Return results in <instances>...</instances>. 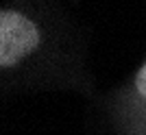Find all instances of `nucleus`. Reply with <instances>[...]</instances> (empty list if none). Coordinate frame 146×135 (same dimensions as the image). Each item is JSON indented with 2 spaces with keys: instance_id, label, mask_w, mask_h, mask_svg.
Segmentation results:
<instances>
[{
  "instance_id": "f257e3e1",
  "label": "nucleus",
  "mask_w": 146,
  "mask_h": 135,
  "mask_svg": "<svg viewBox=\"0 0 146 135\" xmlns=\"http://www.w3.org/2000/svg\"><path fill=\"white\" fill-rule=\"evenodd\" d=\"M39 46L37 26L11 9L0 11V68H11Z\"/></svg>"
},
{
  "instance_id": "f03ea898",
  "label": "nucleus",
  "mask_w": 146,
  "mask_h": 135,
  "mask_svg": "<svg viewBox=\"0 0 146 135\" xmlns=\"http://www.w3.org/2000/svg\"><path fill=\"white\" fill-rule=\"evenodd\" d=\"M135 89L140 92V96L146 98V63L140 68V72H137V76H135Z\"/></svg>"
}]
</instances>
